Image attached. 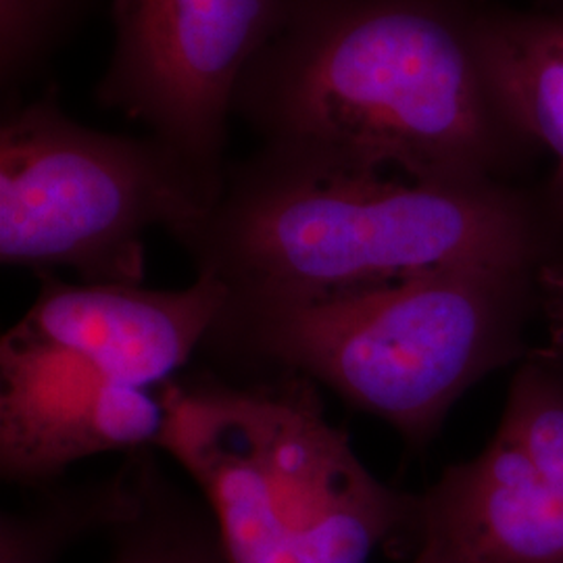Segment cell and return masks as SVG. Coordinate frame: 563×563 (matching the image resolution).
<instances>
[{
	"instance_id": "cell-1",
	"label": "cell",
	"mask_w": 563,
	"mask_h": 563,
	"mask_svg": "<svg viewBox=\"0 0 563 563\" xmlns=\"http://www.w3.org/2000/svg\"><path fill=\"white\" fill-rule=\"evenodd\" d=\"M483 0H290L234 115L262 151L344 172L511 181L539 151L509 115Z\"/></svg>"
},
{
	"instance_id": "cell-2",
	"label": "cell",
	"mask_w": 563,
	"mask_h": 563,
	"mask_svg": "<svg viewBox=\"0 0 563 563\" xmlns=\"http://www.w3.org/2000/svg\"><path fill=\"white\" fill-rule=\"evenodd\" d=\"M174 241L232 299L307 301L457 263L562 255L543 192L514 181L444 184L362 174L257 151Z\"/></svg>"
},
{
	"instance_id": "cell-3",
	"label": "cell",
	"mask_w": 563,
	"mask_h": 563,
	"mask_svg": "<svg viewBox=\"0 0 563 563\" xmlns=\"http://www.w3.org/2000/svg\"><path fill=\"white\" fill-rule=\"evenodd\" d=\"M544 269L457 263L322 299L228 297L202 349L236 376H302L423 449L472 386L526 357Z\"/></svg>"
},
{
	"instance_id": "cell-4",
	"label": "cell",
	"mask_w": 563,
	"mask_h": 563,
	"mask_svg": "<svg viewBox=\"0 0 563 563\" xmlns=\"http://www.w3.org/2000/svg\"><path fill=\"white\" fill-rule=\"evenodd\" d=\"M159 451L197 484L228 563H369L422 544L420 493L378 481L320 386L295 374H180Z\"/></svg>"
},
{
	"instance_id": "cell-5",
	"label": "cell",
	"mask_w": 563,
	"mask_h": 563,
	"mask_svg": "<svg viewBox=\"0 0 563 563\" xmlns=\"http://www.w3.org/2000/svg\"><path fill=\"white\" fill-rule=\"evenodd\" d=\"M220 190L151 134L88 128L53 95L11 104L0 123V263L144 284L148 232L176 236Z\"/></svg>"
},
{
	"instance_id": "cell-6",
	"label": "cell",
	"mask_w": 563,
	"mask_h": 563,
	"mask_svg": "<svg viewBox=\"0 0 563 563\" xmlns=\"http://www.w3.org/2000/svg\"><path fill=\"white\" fill-rule=\"evenodd\" d=\"M290 0H111L113 51L97 101L223 181L242 78Z\"/></svg>"
},
{
	"instance_id": "cell-7",
	"label": "cell",
	"mask_w": 563,
	"mask_h": 563,
	"mask_svg": "<svg viewBox=\"0 0 563 563\" xmlns=\"http://www.w3.org/2000/svg\"><path fill=\"white\" fill-rule=\"evenodd\" d=\"M422 537L467 563H563V369L523 357L483 451L420 493Z\"/></svg>"
},
{
	"instance_id": "cell-8",
	"label": "cell",
	"mask_w": 563,
	"mask_h": 563,
	"mask_svg": "<svg viewBox=\"0 0 563 563\" xmlns=\"http://www.w3.org/2000/svg\"><path fill=\"white\" fill-rule=\"evenodd\" d=\"M165 422L162 390L121 383L78 353L11 328L2 334V483L32 490L95 455L159 451Z\"/></svg>"
},
{
	"instance_id": "cell-9",
	"label": "cell",
	"mask_w": 563,
	"mask_h": 563,
	"mask_svg": "<svg viewBox=\"0 0 563 563\" xmlns=\"http://www.w3.org/2000/svg\"><path fill=\"white\" fill-rule=\"evenodd\" d=\"M36 278L38 295L11 330L78 353L146 390H162L180 376L228 301L222 282L202 274L176 290L69 282L57 272Z\"/></svg>"
},
{
	"instance_id": "cell-10",
	"label": "cell",
	"mask_w": 563,
	"mask_h": 563,
	"mask_svg": "<svg viewBox=\"0 0 563 563\" xmlns=\"http://www.w3.org/2000/svg\"><path fill=\"white\" fill-rule=\"evenodd\" d=\"M483 44L509 115L551 157L543 197L563 230V9L486 4Z\"/></svg>"
},
{
	"instance_id": "cell-11",
	"label": "cell",
	"mask_w": 563,
	"mask_h": 563,
	"mask_svg": "<svg viewBox=\"0 0 563 563\" xmlns=\"http://www.w3.org/2000/svg\"><path fill=\"white\" fill-rule=\"evenodd\" d=\"M134 504L132 463L111 476L46 484L0 516V563H59L71 544L109 532Z\"/></svg>"
},
{
	"instance_id": "cell-12",
	"label": "cell",
	"mask_w": 563,
	"mask_h": 563,
	"mask_svg": "<svg viewBox=\"0 0 563 563\" xmlns=\"http://www.w3.org/2000/svg\"><path fill=\"white\" fill-rule=\"evenodd\" d=\"M130 455L134 505L107 532L109 563H228L218 526L201 497L174 483L155 451Z\"/></svg>"
},
{
	"instance_id": "cell-13",
	"label": "cell",
	"mask_w": 563,
	"mask_h": 563,
	"mask_svg": "<svg viewBox=\"0 0 563 563\" xmlns=\"http://www.w3.org/2000/svg\"><path fill=\"white\" fill-rule=\"evenodd\" d=\"M84 0H0L2 86L30 80L80 18Z\"/></svg>"
},
{
	"instance_id": "cell-14",
	"label": "cell",
	"mask_w": 563,
	"mask_h": 563,
	"mask_svg": "<svg viewBox=\"0 0 563 563\" xmlns=\"http://www.w3.org/2000/svg\"><path fill=\"white\" fill-rule=\"evenodd\" d=\"M541 301L553 302V318L560 323L563 334V260L558 257L543 272L541 280Z\"/></svg>"
},
{
	"instance_id": "cell-15",
	"label": "cell",
	"mask_w": 563,
	"mask_h": 563,
	"mask_svg": "<svg viewBox=\"0 0 563 563\" xmlns=\"http://www.w3.org/2000/svg\"><path fill=\"white\" fill-rule=\"evenodd\" d=\"M411 563H467L449 544L434 534H423L420 549L413 553Z\"/></svg>"
},
{
	"instance_id": "cell-16",
	"label": "cell",
	"mask_w": 563,
	"mask_h": 563,
	"mask_svg": "<svg viewBox=\"0 0 563 563\" xmlns=\"http://www.w3.org/2000/svg\"><path fill=\"white\" fill-rule=\"evenodd\" d=\"M537 7H544V9H563V0H537Z\"/></svg>"
}]
</instances>
